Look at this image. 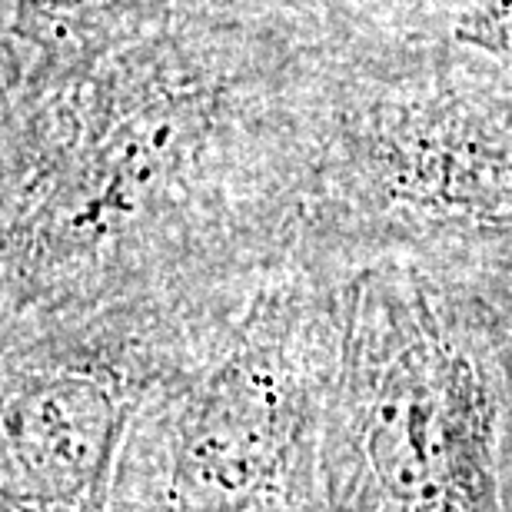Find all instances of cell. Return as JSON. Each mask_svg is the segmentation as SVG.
I'll use <instances>...</instances> for the list:
<instances>
[{
  "instance_id": "6da1fadb",
  "label": "cell",
  "mask_w": 512,
  "mask_h": 512,
  "mask_svg": "<svg viewBox=\"0 0 512 512\" xmlns=\"http://www.w3.org/2000/svg\"><path fill=\"white\" fill-rule=\"evenodd\" d=\"M343 290L256 286L143 396L114 512H326Z\"/></svg>"
},
{
  "instance_id": "7a4b0ae2",
  "label": "cell",
  "mask_w": 512,
  "mask_h": 512,
  "mask_svg": "<svg viewBox=\"0 0 512 512\" xmlns=\"http://www.w3.org/2000/svg\"><path fill=\"white\" fill-rule=\"evenodd\" d=\"M326 512H512V456L476 333L419 273L343 286Z\"/></svg>"
},
{
  "instance_id": "3957f363",
  "label": "cell",
  "mask_w": 512,
  "mask_h": 512,
  "mask_svg": "<svg viewBox=\"0 0 512 512\" xmlns=\"http://www.w3.org/2000/svg\"><path fill=\"white\" fill-rule=\"evenodd\" d=\"M203 330L60 326L4 333L0 509L114 512L130 419Z\"/></svg>"
}]
</instances>
